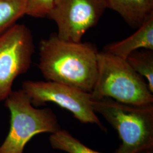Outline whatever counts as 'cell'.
I'll return each instance as SVG.
<instances>
[{"label":"cell","mask_w":153,"mask_h":153,"mask_svg":"<svg viewBox=\"0 0 153 153\" xmlns=\"http://www.w3.org/2000/svg\"><path fill=\"white\" fill-rule=\"evenodd\" d=\"M126 60L134 71L146 79L153 93V50H137L129 55Z\"/></svg>","instance_id":"cell-10"},{"label":"cell","mask_w":153,"mask_h":153,"mask_svg":"<svg viewBox=\"0 0 153 153\" xmlns=\"http://www.w3.org/2000/svg\"><path fill=\"white\" fill-rule=\"evenodd\" d=\"M137 153H153V147H151V148L145 149L141 152Z\"/></svg>","instance_id":"cell-14"},{"label":"cell","mask_w":153,"mask_h":153,"mask_svg":"<svg viewBox=\"0 0 153 153\" xmlns=\"http://www.w3.org/2000/svg\"><path fill=\"white\" fill-rule=\"evenodd\" d=\"M108 8L120 15L129 26L139 27L153 15V0H106Z\"/></svg>","instance_id":"cell-9"},{"label":"cell","mask_w":153,"mask_h":153,"mask_svg":"<svg viewBox=\"0 0 153 153\" xmlns=\"http://www.w3.org/2000/svg\"><path fill=\"white\" fill-rule=\"evenodd\" d=\"M27 0H0V34L26 15Z\"/></svg>","instance_id":"cell-11"},{"label":"cell","mask_w":153,"mask_h":153,"mask_svg":"<svg viewBox=\"0 0 153 153\" xmlns=\"http://www.w3.org/2000/svg\"><path fill=\"white\" fill-rule=\"evenodd\" d=\"M22 90L31 99L33 105L53 103L68 110L83 123L95 124L104 129L93 109L91 94L59 82L26 81Z\"/></svg>","instance_id":"cell-6"},{"label":"cell","mask_w":153,"mask_h":153,"mask_svg":"<svg viewBox=\"0 0 153 153\" xmlns=\"http://www.w3.org/2000/svg\"><path fill=\"white\" fill-rule=\"evenodd\" d=\"M5 106L10 113V126L0 153H23L33 136L42 133H54L61 129L57 117L49 108L33 107L30 98L22 89L13 91Z\"/></svg>","instance_id":"cell-4"},{"label":"cell","mask_w":153,"mask_h":153,"mask_svg":"<svg viewBox=\"0 0 153 153\" xmlns=\"http://www.w3.org/2000/svg\"><path fill=\"white\" fill-rule=\"evenodd\" d=\"M98 53L93 44L67 42L52 35L39 44V69L47 81L90 93L97 76Z\"/></svg>","instance_id":"cell-1"},{"label":"cell","mask_w":153,"mask_h":153,"mask_svg":"<svg viewBox=\"0 0 153 153\" xmlns=\"http://www.w3.org/2000/svg\"><path fill=\"white\" fill-rule=\"evenodd\" d=\"M108 8L106 0H55L48 17L56 23L58 38L81 42Z\"/></svg>","instance_id":"cell-7"},{"label":"cell","mask_w":153,"mask_h":153,"mask_svg":"<svg viewBox=\"0 0 153 153\" xmlns=\"http://www.w3.org/2000/svg\"><path fill=\"white\" fill-rule=\"evenodd\" d=\"M34 52L32 33L25 25L16 23L0 34V101L12 93L16 78L28 71Z\"/></svg>","instance_id":"cell-5"},{"label":"cell","mask_w":153,"mask_h":153,"mask_svg":"<svg viewBox=\"0 0 153 153\" xmlns=\"http://www.w3.org/2000/svg\"><path fill=\"white\" fill-rule=\"evenodd\" d=\"M55 0H27L26 14L34 18L48 16Z\"/></svg>","instance_id":"cell-13"},{"label":"cell","mask_w":153,"mask_h":153,"mask_svg":"<svg viewBox=\"0 0 153 153\" xmlns=\"http://www.w3.org/2000/svg\"><path fill=\"white\" fill-rule=\"evenodd\" d=\"M51 145L54 149L68 153H101L86 146L68 131L60 129L49 137Z\"/></svg>","instance_id":"cell-12"},{"label":"cell","mask_w":153,"mask_h":153,"mask_svg":"<svg viewBox=\"0 0 153 153\" xmlns=\"http://www.w3.org/2000/svg\"><path fill=\"white\" fill-rule=\"evenodd\" d=\"M137 28L127 38L108 45L104 51L126 60L129 55L137 50H153V15Z\"/></svg>","instance_id":"cell-8"},{"label":"cell","mask_w":153,"mask_h":153,"mask_svg":"<svg viewBox=\"0 0 153 153\" xmlns=\"http://www.w3.org/2000/svg\"><path fill=\"white\" fill-rule=\"evenodd\" d=\"M96 81L90 93L93 99L109 98L126 104H153V93L144 78L126 59L107 52L98 53Z\"/></svg>","instance_id":"cell-2"},{"label":"cell","mask_w":153,"mask_h":153,"mask_svg":"<svg viewBox=\"0 0 153 153\" xmlns=\"http://www.w3.org/2000/svg\"><path fill=\"white\" fill-rule=\"evenodd\" d=\"M94 111L118 132L121 140L116 153H137L153 147V104H126L109 98L92 99Z\"/></svg>","instance_id":"cell-3"}]
</instances>
